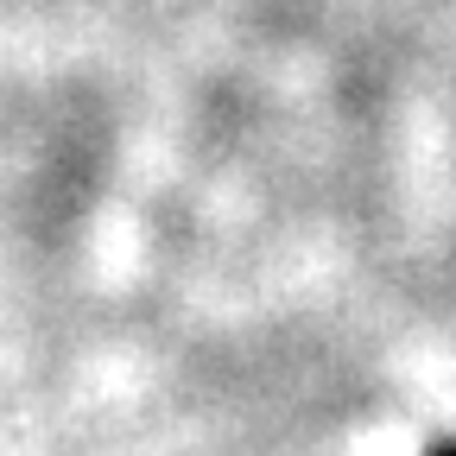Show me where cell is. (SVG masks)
<instances>
[{"instance_id":"obj_1","label":"cell","mask_w":456,"mask_h":456,"mask_svg":"<svg viewBox=\"0 0 456 456\" xmlns=\"http://www.w3.org/2000/svg\"><path fill=\"white\" fill-rule=\"evenodd\" d=\"M431 456H456V444H437V450H431Z\"/></svg>"}]
</instances>
